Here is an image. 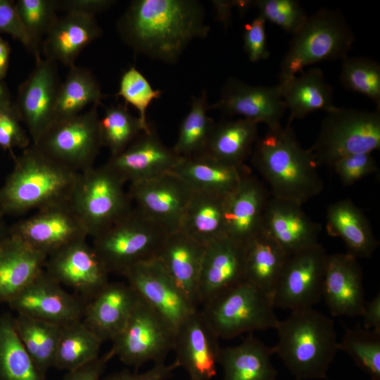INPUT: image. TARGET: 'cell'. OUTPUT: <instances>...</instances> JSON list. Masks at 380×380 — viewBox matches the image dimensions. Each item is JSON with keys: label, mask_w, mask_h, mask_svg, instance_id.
Listing matches in <instances>:
<instances>
[{"label": "cell", "mask_w": 380, "mask_h": 380, "mask_svg": "<svg viewBox=\"0 0 380 380\" xmlns=\"http://www.w3.org/2000/svg\"><path fill=\"white\" fill-rule=\"evenodd\" d=\"M202 4L195 0H134L116 28L134 52L176 63L190 42L205 38L210 27Z\"/></svg>", "instance_id": "cell-1"}, {"label": "cell", "mask_w": 380, "mask_h": 380, "mask_svg": "<svg viewBox=\"0 0 380 380\" xmlns=\"http://www.w3.org/2000/svg\"><path fill=\"white\" fill-rule=\"evenodd\" d=\"M291 124L268 129L251 156L272 196L303 205L322 192L324 182L310 151L302 147Z\"/></svg>", "instance_id": "cell-2"}, {"label": "cell", "mask_w": 380, "mask_h": 380, "mask_svg": "<svg viewBox=\"0 0 380 380\" xmlns=\"http://www.w3.org/2000/svg\"><path fill=\"white\" fill-rule=\"evenodd\" d=\"M13 159V169L0 188L1 215H21L68 201L80 172L32 144Z\"/></svg>", "instance_id": "cell-3"}, {"label": "cell", "mask_w": 380, "mask_h": 380, "mask_svg": "<svg viewBox=\"0 0 380 380\" xmlns=\"http://www.w3.org/2000/svg\"><path fill=\"white\" fill-rule=\"evenodd\" d=\"M278 342L274 354L282 360L296 380L327 379L338 342L334 323L312 308L292 311L275 329Z\"/></svg>", "instance_id": "cell-4"}, {"label": "cell", "mask_w": 380, "mask_h": 380, "mask_svg": "<svg viewBox=\"0 0 380 380\" xmlns=\"http://www.w3.org/2000/svg\"><path fill=\"white\" fill-rule=\"evenodd\" d=\"M280 65V81L322 61L343 59L352 48L355 35L338 10L321 8L296 32Z\"/></svg>", "instance_id": "cell-5"}, {"label": "cell", "mask_w": 380, "mask_h": 380, "mask_svg": "<svg viewBox=\"0 0 380 380\" xmlns=\"http://www.w3.org/2000/svg\"><path fill=\"white\" fill-rule=\"evenodd\" d=\"M125 182L106 164L80 172L68 203L95 238L133 208Z\"/></svg>", "instance_id": "cell-6"}, {"label": "cell", "mask_w": 380, "mask_h": 380, "mask_svg": "<svg viewBox=\"0 0 380 380\" xmlns=\"http://www.w3.org/2000/svg\"><path fill=\"white\" fill-rule=\"evenodd\" d=\"M169 233L136 207L94 238L93 247L108 272L121 275L155 259Z\"/></svg>", "instance_id": "cell-7"}, {"label": "cell", "mask_w": 380, "mask_h": 380, "mask_svg": "<svg viewBox=\"0 0 380 380\" xmlns=\"http://www.w3.org/2000/svg\"><path fill=\"white\" fill-rule=\"evenodd\" d=\"M379 148L380 107L374 111L336 107L327 113L309 150L319 167L332 166L343 157Z\"/></svg>", "instance_id": "cell-8"}, {"label": "cell", "mask_w": 380, "mask_h": 380, "mask_svg": "<svg viewBox=\"0 0 380 380\" xmlns=\"http://www.w3.org/2000/svg\"><path fill=\"white\" fill-rule=\"evenodd\" d=\"M272 298L244 281L203 305L205 319L219 338L275 329L279 319Z\"/></svg>", "instance_id": "cell-9"}, {"label": "cell", "mask_w": 380, "mask_h": 380, "mask_svg": "<svg viewBox=\"0 0 380 380\" xmlns=\"http://www.w3.org/2000/svg\"><path fill=\"white\" fill-rule=\"evenodd\" d=\"M175 338L173 326L139 297L110 350L125 365L139 368L150 362H165L173 350Z\"/></svg>", "instance_id": "cell-10"}, {"label": "cell", "mask_w": 380, "mask_h": 380, "mask_svg": "<svg viewBox=\"0 0 380 380\" xmlns=\"http://www.w3.org/2000/svg\"><path fill=\"white\" fill-rule=\"evenodd\" d=\"M99 106L94 105L84 113L53 122L32 145L76 172L93 167L102 146Z\"/></svg>", "instance_id": "cell-11"}, {"label": "cell", "mask_w": 380, "mask_h": 380, "mask_svg": "<svg viewBox=\"0 0 380 380\" xmlns=\"http://www.w3.org/2000/svg\"><path fill=\"white\" fill-rule=\"evenodd\" d=\"M328 254L317 243L288 256L273 292L274 308H312L322 298Z\"/></svg>", "instance_id": "cell-12"}, {"label": "cell", "mask_w": 380, "mask_h": 380, "mask_svg": "<svg viewBox=\"0 0 380 380\" xmlns=\"http://www.w3.org/2000/svg\"><path fill=\"white\" fill-rule=\"evenodd\" d=\"M32 71L18 87L15 102L32 144H36L54 121V110L61 83L57 63L39 57Z\"/></svg>", "instance_id": "cell-13"}, {"label": "cell", "mask_w": 380, "mask_h": 380, "mask_svg": "<svg viewBox=\"0 0 380 380\" xmlns=\"http://www.w3.org/2000/svg\"><path fill=\"white\" fill-rule=\"evenodd\" d=\"M10 234L47 257L63 247L87 239V230L68 201L37 210L10 227Z\"/></svg>", "instance_id": "cell-14"}, {"label": "cell", "mask_w": 380, "mask_h": 380, "mask_svg": "<svg viewBox=\"0 0 380 380\" xmlns=\"http://www.w3.org/2000/svg\"><path fill=\"white\" fill-rule=\"evenodd\" d=\"M44 270L87 302L108 282L110 272L86 239L74 241L47 257Z\"/></svg>", "instance_id": "cell-15"}, {"label": "cell", "mask_w": 380, "mask_h": 380, "mask_svg": "<svg viewBox=\"0 0 380 380\" xmlns=\"http://www.w3.org/2000/svg\"><path fill=\"white\" fill-rule=\"evenodd\" d=\"M193 192L173 172L130 183L128 191L135 207L168 233L179 231Z\"/></svg>", "instance_id": "cell-16"}, {"label": "cell", "mask_w": 380, "mask_h": 380, "mask_svg": "<svg viewBox=\"0 0 380 380\" xmlns=\"http://www.w3.org/2000/svg\"><path fill=\"white\" fill-rule=\"evenodd\" d=\"M85 304L45 270L8 303L17 313L60 326L82 320Z\"/></svg>", "instance_id": "cell-17"}, {"label": "cell", "mask_w": 380, "mask_h": 380, "mask_svg": "<svg viewBox=\"0 0 380 380\" xmlns=\"http://www.w3.org/2000/svg\"><path fill=\"white\" fill-rule=\"evenodd\" d=\"M123 277L139 297L175 330L197 310L179 290L158 258L129 268Z\"/></svg>", "instance_id": "cell-18"}, {"label": "cell", "mask_w": 380, "mask_h": 380, "mask_svg": "<svg viewBox=\"0 0 380 380\" xmlns=\"http://www.w3.org/2000/svg\"><path fill=\"white\" fill-rule=\"evenodd\" d=\"M219 339L198 309L177 327L175 362L186 372L189 380H211L216 376Z\"/></svg>", "instance_id": "cell-19"}, {"label": "cell", "mask_w": 380, "mask_h": 380, "mask_svg": "<svg viewBox=\"0 0 380 380\" xmlns=\"http://www.w3.org/2000/svg\"><path fill=\"white\" fill-rule=\"evenodd\" d=\"M210 109H216L230 115L265 123L269 129L280 126L286 108L282 98V86L251 85L230 77L222 89L220 99Z\"/></svg>", "instance_id": "cell-20"}, {"label": "cell", "mask_w": 380, "mask_h": 380, "mask_svg": "<svg viewBox=\"0 0 380 380\" xmlns=\"http://www.w3.org/2000/svg\"><path fill=\"white\" fill-rule=\"evenodd\" d=\"M181 159L151 127L105 164L125 183L130 184L172 172Z\"/></svg>", "instance_id": "cell-21"}, {"label": "cell", "mask_w": 380, "mask_h": 380, "mask_svg": "<svg viewBox=\"0 0 380 380\" xmlns=\"http://www.w3.org/2000/svg\"><path fill=\"white\" fill-rule=\"evenodd\" d=\"M322 298L331 315L361 316L366 300L361 266L352 255H328Z\"/></svg>", "instance_id": "cell-22"}, {"label": "cell", "mask_w": 380, "mask_h": 380, "mask_svg": "<svg viewBox=\"0 0 380 380\" xmlns=\"http://www.w3.org/2000/svg\"><path fill=\"white\" fill-rule=\"evenodd\" d=\"M322 226L302 209V205L270 196L261 231L290 255L318 242Z\"/></svg>", "instance_id": "cell-23"}, {"label": "cell", "mask_w": 380, "mask_h": 380, "mask_svg": "<svg viewBox=\"0 0 380 380\" xmlns=\"http://www.w3.org/2000/svg\"><path fill=\"white\" fill-rule=\"evenodd\" d=\"M271 194L249 170L225 200L224 234L237 243H246L261 231L262 217Z\"/></svg>", "instance_id": "cell-24"}, {"label": "cell", "mask_w": 380, "mask_h": 380, "mask_svg": "<svg viewBox=\"0 0 380 380\" xmlns=\"http://www.w3.org/2000/svg\"><path fill=\"white\" fill-rule=\"evenodd\" d=\"M244 281V246L226 236L206 246L198 285L200 305Z\"/></svg>", "instance_id": "cell-25"}, {"label": "cell", "mask_w": 380, "mask_h": 380, "mask_svg": "<svg viewBox=\"0 0 380 380\" xmlns=\"http://www.w3.org/2000/svg\"><path fill=\"white\" fill-rule=\"evenodd\" d=\"M138 298L127 283L109 281L86 302L82 321L103 342L112 341L124 328Z\"/></svg>", "instance_id": "cell-26"}, {"label": "cell", "mask_w": 380, "mask_h": 380, "mask_svg": "<svg viewBox=\"0 0 380 380\" xmlns=\"http://www.w3.org/2000/svg\"><path fill=\"white\" fill-rule=\"evenodd\" d=\"M206 246L181 231L169 233L158 255L167 272L192 305L198 309V285Z\"/></svg>", "instance_id": "cell-27"}, {"label": "cell", "mask_w": 380, "mask_h": 380, "mask_svg": "<svg viewBox=\"0 0 380 380\" xmlns=\"http://www.w3.org/2000/svg\"><path fill=\"white\" fill-rule=\"evenodd\" d=\"M101 34L94 15L66 13L51 27L42 41L41 51L45 58L71 68L83 49Z\"/></svg>", "instance_id": "cell-28"}, {"label": "cell", "mask_w": 380, "mask_h": 380, "mask_svg": "<svg viewBox=\"0 0 380 380\" xmlns=\"http://www.w3.org/2000/svg\"><path fill=\"white\" fill-rule=\"evenodd\" d=\"M47 256L9 235L0 246V302L8 303L44 270Z\"/></svg>", "instance_id": "cell-29"}, {"label": "cell", "mask_w": 380, "mask_h": 380, "mask_svg": "<svg viewBox=\"0 0 380 380\" xmlns=\"http://www.w3.org/2000/svg\"><path fill=\"white\" fill-rule=\"evenodd\" d=\"M248 170L245 165H228L203 153L182 158L172 172L181 178L193 191L227 197L235 191Z\"/></svg>", "instance_id": "cell-30"}, {"label": "cell", "mask_w": 380, "mask_h": 380, "mask_svg": "<svg viewBox=\"0 0 380 380\" xmlns=\"http://www.w3.org/2000/svg\"><path fill=\"white\" fill-rule=\"evenodd\" d=\"M326 229L340 238L348 253L356 258H369L379 246L369 222L362 210L351 200L337 201L327 208Z\"/></svg>", "instance_id": "cell-31"}, {"label": "cell", "mask_w": 380, "mask_h": 380, "mask_svg": "<svg viewBox=\"0 0 380 380\" xmlns=\"http://www.w3.org/2000/svg\"><path fill=\"white\" fill-rule=\"evenodd\" d=\"M274 354V347L253 334L236 346L221 347L218 365L222 380H277V371L272 363Z\"/></svg>", "instance_id": "cell-32"}, {"label": "cell", "mask_w": 380, "mask_h": 380, "mask_svg": "<svg viewBox=\"0 0 380 380\" xmlns=\"http://www.w3.org/2000/svg\"><path fill=\"white\" fill-rule=\"evenodd\" d=\"M282 98L290 112L289 122L317 111L334 110L333 89L326 82L322 70L314 67L280 81Z\"/></svg>", "instance_id": "cell-33"}, {"label": "cell", "mask_w": 380, "mask_h": 380, "mask_svg": "<svg viewBox=\"0 0 380 380\" xmlns=\"http://www.w3.org/2000/svg\"><path fill=\"white\" fill-rule=\"evenodd\" d=\"M258 124L239 118L215 122L203 154L224 163L244 165L258 140Z\"/></svg>", "instance_id": "cell-34"}, {"label": "cell", "mask_w": 380, "mask_h": 380, "mask_svg": "<svg viewBox=\"0 0 380 380\" xmlns=\"http://www.w3.org/2000/svg\"><path fill=\"white\" fill-rule=\"evenodd\" d=\"M288 256L260 231L244 246L245 281L272 298Z\"/></svg>", "instance_id": "cell-35"}, {"label": "cell", "mask_w": 380, "mask_h": 380, "mask_svg": "<svg viewBox=\"0 0 380 380\" xmlns=\"http://www.w3.org/2000/svg\"><path fill=\"white\" fill-rule=\"evenodd\" d=\"M226 198L194 191L179 231L204 246L225 236Z\"/></svg>", "instance_id": "cell-36"}, {"label": "cell", "mask_w": 380, "mask_h": 380, "mask_svg": "<svg viewBox=\"0 0 380 380\" xmlns=\"http://www.w3.org/2000/svg\"><path fill=\"white\" fill-rule=\"evenodd\" d=\"M103 97L101 85L93 72L75 65L70 68L60 84L53 122L78 115L89 104L100 105Z\"/></svg>", "instance_id": "cell-37"}, {"label": "cell", "mask_w": 380, "mask_h": 380, "mask_svg": "<svg viewBox=\"0 0 380 380\" xmlns=\"http://www.w3.org/2000/svg\"><path fill=\"white\" fill-rule=\"evenodd\" d=\"M0 380H46L23 345L8 312L0 314Z\"/></svg>", "instance_id": "cell-38"}, {"label": "cell", "mask_w": 380, "mask_h": 380, "mask_svg": "<svg viewBox=\"0 0 380 380\" xmlns=\"http://www.w3.org/2000/svg\"><path fill=\"white\" fill-rule=\"evenodd\" d=\"M14 327L25 348L39 369L46 375L54 367L62 326L17 313Z\"/></svg>", "instance_id": "cell-39"}, {"label": "cell", "mask_w": 380, "mask_h": 380, "mask_svg": "<svg viewBox=\"0 0 380 380\" xmlns=\"http://www.w3.org/2000/svg\"><path fill=\"white\" fill-rule=\"evenodd\" d=\"M102 343L82 320L62 326L53 367L68 372L92 361Z\"/></svg>", "instance_id": "cell-40"}, {"label": "cell", "mask_w": 380, "mask_h": 380, "mask_svg": "<svg viewBox=\"0 0 380 380\" xmlns=\"http://www.w3.org/2000/svg\"><path fill=\"white\" fill-rule=\"evenodd\" d=\"M210 105L207 91L193 97L191 108L179 126L178 137L172 148L182 158L203 154L215 122L208 115Z\"/></svg>", "instance_id": "cell-41"}, {"label": "cell", "mask_w": 380, "mask_h": 380, "mask_svg": "<svg viewBox=\"0 0 380 380\" xmlns=\"http://www.w3.org/2000/svg\"><path fill=\"white\" fill-rule=\"evenodd\" d=\"M99 130L102 146L108 148L110 156L123 151L145 132L139 118L129 112L126 104L107 108L100 117Z\"/></svg>", "instance_id": "cell-42"}, {"label": "cell", "mask_w": 380, "mask_h": 380, "mask_svg": "<svg viewBox=\"0 0 380 380\" xmlns=\"http://www.w3.org/2000/svg\"><path fill=\"white\" fill-rule=\"evenodd\" d=\"M338 350L347 353L370 380H380V332L359 327L346 329Z\"/></svg>", "instance_id": "cell-43"}, {"label": "cell", "mask_w": 380, "mask_h": 380, "mask_svg": "<svg viewBox=\"0 0 380 380\" xmlns=\"http://www.w3.org/2000/svg\"><path fill=\"white\" fill-rule=\"evenodd\" d=\"M340 82L348 90L362 94L380 107V65L366 57L343 59Z\"/></svg>", "instance_id": "cell-44"}, {"label": "cell", "mask_w": 380, "mask_h": 380, "mask_svg": "<svg viewBox=\"0 0 380 380\" xmlns=\"http://www.w3.org/2000/svg\"><path fill=\"white\" fill-rule=\"evenodd\" d=\"M15 7L35 49L41 53L42 41L58 18L56 0H18Z\"/></svg>", "instance_id": "cell-45"}, {"label": "cell", "mask_w": 380, "mask_h": 380, "mask_svg": "<svg viewBox=\"0 0 380 380\" xmlns=\"http://www.w3.org/2000/svg\"><path fill=\"white\" fill-rule=\"evenodd\" d=\"M162 94L160 90L152 87L139 70L134 66H130L122 72L115 96L122 97L125 104L132 106L138 111V118L145 132H148L151 126L147 121V109L154 100L161 96Z\"/></svg>", "instance_id": "cell-46"}, {"label": "cell", "mask_w": 380, "mask_h": 380, "mask_svg": "<svg viewBox=\"0 0 380 380\" xmlns=\"http://www.w3.org/2000/svg\"><path fill=\"white\" fill-rule=\"evenodd\" d=\"M248 8L254 6L265 21H269L294 34L304 25L308 15L295 0L247 1Z\"/></svg>", "instance_id": "cell-47"}, {"label": "cell", "mask_w": 380, "mask_h": 380, "mask_svg": "<svg viewBox=\"0 0 380 380\" xmlns=\"http://www.w3.org/2000/svg\"><path fill=\"white\" fill-rule=\"evenodd\" d=\"M331 167L346 186L353 185L378 170L372 153H356L343 157Z\"/></svg>", "instance_id": "cell-48"}, {"label": "cell", "mask_w": 380, "mask_h": 380, "mask_svg": "<svg viewBox=\"0 0 380 380\" xmlns=\"http://www.w3.org/2000/svg\"><path fill=\"white\" fill-rule=\"evenodd\" d=\"M10 34L18 40L35 59L41 57L25 29L15 7L11 0H0V34Z\"/></svg>", "instance_id": "cell-49"}, {"label": "cell", "mask_w": 380, "mask_h": 380, "mask_svg": "<svg viewBox=\"0 0 380 380\" xmlns=\"http://www.w3.org/2000/svg\"><path fill=\"white\" fill-rule=\"evenodd\" d=\"M265 23V20L258 15L244 26L243 49L248 59L253 63L265 60L270 56Z\"/></svg>", "instance_id": "cell-50"}, {"label": "cell", "mask_w": 380, "mask_h": 380, "mask_svg": "<svg viewBox=\"0 0 380 380\" xmlns=\"http://www.w3.org/2000/svg\"><path fill=\"white\" fill-rule=\"evenodd\" d=\"M20 118L13 114H0V147L15 156L13 148L18 147L25 149L32 144L30 137L21 126Z\"/></svg>", "instance_id": "cell-51"}, {"label": "cell", "mask_w": 380, "mask_h": 380, "mask_svg": "<svg viewBox=\"0 0 380 380\" xmlns=\"http://www.w3.org/2000/svg\"><path fill=\"white\" fill-rule=\"evenodd\" d=\"M177 368L175 362L172 364L163 362L153 364L151 368L143 372L122 370L102 377L101 380H167Z\"/></svg>", "instance_id": "cell-52"}, {"label": "cell", "mask_w": 380, "mask_h": 380, "mask_svg": "<svg viewBox=\"0 0 380 380\" xmlns=\"http://www.w3.org/2000/svg\"><path fill=\"white\" fill-rule=\"evenodd\" d=\"M114 357L110 349L92 361L68 371L63 380H101L108 362Z\"/></svg>", "instance_id": "cell-53"}, {"label": "cell", "mask_w": 380, "mask_h": 380, "mask_svg": "<svg viewBox=\"0 0 380 380\" xmlns=\"http://www.w3.org/2000/svg\"><path fill=\"white\" fill-rule=\"evenodd\" d=\"M58 10L66 13H79L95 15L112 6L115 1L111 0H56Z\"/></svg>", "instance_id": "cell-54"}, {"label": "cell", "mask_w": 380, "mask_h": 380, "mask_svg": "<svg viewBox=\"0 0 380 380\" xmlns=\"http://www.w3.org/2000/svg\"><path fill=\"white\" fill-rule=\"evenodd\" d=\"M361 317H363V327L380 332V293L372 300L366 301Z\"/></svg>", "instance_id": "cell-55"}, {"label": "cell", "mask_w": 380, "mask_h": 380, "mask_svg": "<svg viewBox=\"0 0 380 380\" xmlns=\"http://www.w3.org/2000/svg\"><path fill=\"white\" fill-rule=\"evenodd\" d=\"M2 113L13 114L19 118L8 87L3 80H0V114Z\"/></svg>", "instance_id": "cell-56"}, {"label": "cell", "mask_w": 380, "mask_h": 380, "mask_svg": "<svg viewBox=\"0 0 380 380\" xmlns=\"http://www.w3.org/2000/svg\"><path fill=\"white\" fill-rule=\"evenodd\" d=\"M11 46L0 35V80L6 77L10 61Z\"/></svg>", "instance_id": "cell-57"}, {"label": "cell", "mask_w": 380, "mask_h": 380, "mask_svg": "<svg viewBox=\"0 0 380 380\" xmlns=\"http://www.w3.org/2000/svg\"><path fill=\"white\" fill-rule=\"evenodd\" d=\"M215 5L217 15L220 20L224 23H227L230 18L232 10L234 6H236V1H213Z\"/></svg>", "instance_id": "cell-58"}, {"label": "cell", "mask_w": 380, "mask_h": 380, "mask_svg": "<svg viewBox=\"0 0 380 380\" xmlns=\"http://www.w3.org/2000/svg\"><path fill=\"white\" fill-rule=\"evenodd\" d=\"M9 235L10 227L6 224L4 215L0 213V246Z\"/></svg>", "instance_id": "cell-59"}]
</instances>
